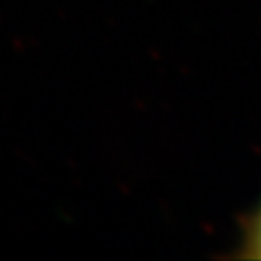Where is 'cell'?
<instances>
[{
	"instance_id": "1",
	"label": "cell",
	"mask_w": 261,
	"mask_h": 261,
	"mask_svg": "<svg viewBox=\"0 0 261 261\" xmlns=\"http://www.w3.org/2000/svg\"><path fill=\"white\" fill-rule=\"evenodd\" d=\"M247 252L252 257H259L261 259V208L250 221L249 232H247V241H245Z\"/></svg>"
}]
</instances>
